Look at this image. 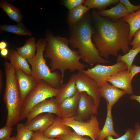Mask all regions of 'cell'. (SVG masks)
I'll list each match as a JSON object with an SVG mask.
<instances>
[{
	"mask_svg": "<svg viewBox=\"0 0 140 140\" xmlns=\"http://www.w3.org/2000/svg\"><path fill=\"white\" fill-rule=\"evenodd\" d=\"M15 70L22 103L26 95L36 87L38 81L31 75L26 74L20 69H15Z\"/></svg>",
	"mask_w": 140,
	"mask_h": 140,
	"instance_id": "4fadbf2b",
	"label": "cell"
},
{
	"mask_svg": "<svg viewBox=\"0 0 140 140\" xmlns=\"http://www.w3.org/2000/svg\"><path fill=\"white\" fill-rule=\"evenodd\" d=\"M9 50L6 48L0 50V54L1 56L6 59L7 57L8 54Z\"/></svg>",
	"mask_w": 140,
	"mask_h": 140,
	"instance_id": "f35d334b",
	"label": "cell"
},
{
	"mask_svg": "<svg viewBox=\"0 0 140 140\" xmlns=\"http://www.w3.org/2000/svg\"><path fill=\"white\" fill-rule=\"evenodd\" d=\"M133 37V39L130 43L132 46V49H135L140 46V28L136 32Z\"/></svg>",
	"mask_w": 140,
	"mask_h": 140,
	"instance_id": "e575fe53",
	"label": "cell"
},
{
	"mask_svg": "<svg viewBox=\"0 0 140 140\" xmlns=\"http://www.w3.org/2000/svg\"><path fill=\"white\" fill-rule=\"evenodd\" d=\"M30 140H59L57 138H50L45 136L44 132L40 131H35Z\"/></svg>",
	"mask_w": 140,
	"mask_h": 140,
	"instance_id": "d590c367",
	"label": "cell"
},
{
	"mask_svg": "<svg viewBox=\"0 0 140 140\" xmlns=\"http://www.w3.org/2000/svg\"><path fill=\"white\" fill-rule=\"evenodd\" d=\"M45 36L47 44L44 57L50 59L51 71L59 70L63 81L66 70L73 72L85 70L86 65L80 61L81 58L78 51L69 47L68 38L55 36L50 30H46Z\"/></svg>",
	"mask_w": 140,
	"mask_h": 140,
	"instance_id": "7a4b0ae2",
	"label": "cell"
},
{
	"mask_svg": "<svg viewBox=\"0 0 140 140\" xmlns=\"http://www.w3.org/2000/svg\"><path fill=\"white\" fill-rule=\"evenodd\" d=\"M58 107L55 99L52 98L45 100L34 106L31 110L26 118L27 122L30 121L43 113L54 114L57 115Z\"/></svg>",
	"mask_w": 140,
	"mask_h": 140,
	"instance_id": "5bb4252c",
	"label": "cell"
},
{
	"mask_svg": "<svg viewBox=\"0 0 140 140\" xmlns=\"http://www.w3.org/2000/svg\"><path fill=\"white\" fill-rule=\"evenodd\" d=\"M71 131L69 127L63 124L62 118L58 116L55 118L52 124L44 132L45 136L50 138H54L61 135H65Z\"/></svg>",
	"mask_w": 140,
	"mask_h": 140,
	"instance_id": "ac0fdd59",
	"label": "cell"
},
{
	"mask_svg": "<svg viewBox=\"0 0 140 140\" xmlns=\"http://www.w3.org/2000/svg\"><path fill=\"white\" fill-rule=\"evenodd\" d=\"M0 7L6 14L9 18L17 24L22 22L23 16L20 10L6 0L0 1Z\"/></svg>",
	"mask_w": 140,
	"mask_h": 140,
	"instance_id": "7402d4cb",
	"label": "cell"
},
{
	"mask_svg": "<svg viewBox=\"0 0 140 140\" xmlns=\"http://www.w3.org/2000/svg\"><path fill=\"white\" fill-rule=\"evenodd\" d=\"M0 32L5 31L15 34L18 35L32 36L33 33L22 23L16 25L1 24L0 26Z\"/></svg>",
	"mask_w": 140,
	"mask_h": 140,
	"instance_id": "484cf974",
	"label": "cell"
},
{
	"mask_svg": "<svg viewBox=\"0 0 140 140\" xmlns=\"http://www.w3.org/2000/svg\"><path fill=\"white\" fill-rule=\"evenodd\" d=\"M3 74L1 70H0V94L2 93L3 83L2 81Z\"/></svg>",
	"mask_w": 140,
	"mask_h": 140,
	"instance_id": "b9f144b4",
	"label": "cell"
},
{
	"mask_svg": "<svg viewBox=\"0 0 140 140\" xmlns=\"http://www.w3.org/2000/svg\"><path fill=\"white\" fill-rule=\"evenodd\" d=\"M140 52V46L134 49H131L129 52L123 55H118L117 62L122 61L127 65L128 70L130 72V69L134 60L136 56Z\"/></svg>",
	"mask_w": 140,
	"mask_h": 140,
	"instance_id": "83f0119b",
	"label": "cell"
},
{
	"mask_svg": "<svg viewBox=\"0 0 140 140\" xmlns=\"http://www.w3.org/2000/svg\"><path fill=\"white\" fill-rule=\"evenodd\" d=\"M69 27V44L78 49L83 62L90 66L95 64L110 62L101 56L93 41L92 36L94 28L91 15L89 11L79 22Z\"/></svg>",
	"mask_w": 140,
	"mask_h": 140,
	"instance_id": "3957f363",
	"label": "cell"
},
{
	"mask_svg": "<svg viewBox=\"0 0 140 140\" xmlns=\"http://www.w3.org/2000/svg\"><path fill=\"white\" fill-rule=\"evenodd\" d=\"M91 14L94 28L92 40L101 56L107 60L109 55L117 56L120 50L124 54L128 53L130 27L123 18L113 21L100 16L96 10Z\"/></svg>",
	"mask_w": 140,
	"mask_h": 140,
	"instance_id": "6da1fadb",
	"label": "cell"
},
{
	"mask_svg": "<svg viewBox=\"0 0 140 140\" xmlns=\"http://www.w3.org/2000/svg\"><path fill=\"white\" fill-rule=\"evenodd\" d=\"M130 72L131 74V78L132 79L136 75L140 73V66H138L134 64L132 65Z\"/></svg>",
	"mask_w": 140,
	"mask_h": 140,
	"instance_id": "74e56055",
	"label": "cell"
},
{
	"mask_svg": "<svg viewBox=\"0 0 140 140\" xmlns=\"http://www.w3.org/2000/svg\"><path fill=\"white\" fill-rule=\"evenodd\" d=\"M80 93V98L78 110L74 117L79 121H85L98 114V108L93 99L85 92Z\"/></svg>",
	"mask_w": 140,
	"mask_h": 140,
	"instance_id": "30bf717a",
	"label": "cell"
},
{
	"mask_svg": "<svg viewBox=\"0 0 140 140\" xmlns=\"http://www.w3.org/2000/svg\"><path fill=\"white\" fill-rule=\"evenodd\" d=\"M62 124L72 128L78 134L88 136L93 140H96L101 129L96 115L92 116L85 121H79L74 117L62 118Z\"/></svg>",
	"mask_w": 140,
	"mask_h": 140,
	"instance_id": "52a82bcc",
	"label": "cell"
},
{
	"mask_svg": "<svg viewBox=\"0 0 140 140\" xmlns=\"http://www.w3.org/2000/svg\"><path fill=\"white\" fill-rule=\"evenodd\" d=\"M135 134V131L131 128L127 129L124 134L120 137L116 138H113L112 136H109L107 137L105 140H131Z\"/></svg>",
	"mask_w": 140,
	"mask_h": 140,
	"instance_id": "4dcf8cb0",
	"label": "cell"
},
{
	"mask_svg": "<svg viewBox=\"0 0 140 140\" xmlns=\"http://www.w3.org/2000/svg\"><path fill=\"white\" fill-rule=\"evenodd\" d=\"M120 2L124 5L130 14L134 13L140 9V4L134 5L131 4L128 0H121Z\"/></svg>",
	"mask_w": 140,
	"mask_h": 140,
	"instance_id": "836d02e7",
	"label": "cell"
},
{
	"mask_svg": "<svg viewBox=\"0 0 140 140\" xmlns=\"http://www.w3.org/2000/svg\"><path fill=\"white\" fill-rule=\"evenodd\" d=\"M57 138L59 140H93L91 138L83 137L74 131H71L66 135L60 136Z\"/></svg>",
	"mask_w": 140,
	"mask_h": 140,
	"instance_id": "f546056e",
	"label": "cell"
},
{
	"mask_svg": "<svg viewBox=\"0 0 140 140\" xmlns=\"http://www.w3.org/2000/svg\"><path fill=\"white\" fill-rule=\"evenodd\" d=\"M17 134L15 137L16 140H30L34 132L25 124L21 123L17 124Z\"/></svg>",
	"mask_w": 140,
	"mask_h": 140,
	"instance_id": "f1b7e54d",
	"label": "cell"
},
{
	"mask_svg": "<svg viewBox=\"0 0 140 140\" xmlns=\"http://www.w3.org/2000/svg\"><path fill=\"white\" fill-rule=\"evenodd\" d=\"M7 46V43L5 41L2 40L0 42V50L6 48Z\"/></svg>",
	"mask_w": 140,
	"mask_h": 140,
	"instance_id": "ab89813d",
	"label": "cell"
},
{
	"mask_svg": "<svg viewBox=\"0 0 140 140\" xmlns=\"http://www.w3.org/2000/svg\"><path fill=\"white\" fill-rule=\"evenodd\" d=\"M80 98L78 90L72 97L63 101L58 106V116L61 118L74 117L76 115Z\"/></svg>",
	"mask_w": 140,
	"mask_h": 140,
	"instance_id": "8fae6325",
	"label": "cell"
},
{
	"mask_svg": "<svg viewBox=\"0 0 140 140\" xmlns=\"http://www.w3.org/2000/svg\"><path fill=\"white\" fill-rule=\"evenodd\" d=\"M130 98L131 100L137 101L140 103V95H131L130 96Z\"/></svg>",
	"mask_w": 140,
	"mask_h": 140,
	"instance_id": "60d3db41",
	"label": "cell"
},
{
	"mask_svg": "<svg viewBox=\"0 0 140 140\" xmlns=\"http://www.w3.org/2000/svg\"><path fill=\"white\" fill-rule=\"evenodd\" d=\"M112 108L107 103V115L106 119L102 129L99 133L96 140H105L109 136L119 137V134L115 130L114 127L112 114Z\"/></svg>",
	"mask_w": 140,
	"mask_h": 140,
	"instance_id": "ffe728a7",
	"label": "cell"
},
{
	"mask_svg": "<svg viewBox=\"0 0 140 140\" xmlns=\"http://www.w3.org/2000/svg\"><path fill=\"white\" fill-rule=\"evenodd\" d=\"M6 59L15 69H20L25 73L31 75V70L27 60L23 58L14 49L9 50Z\"/></svg>",
	"mask_w": 140,
	"mask_h": 140,
	"instance_id": "d6986e66",
	"label": "cell"
},
{
	"mask_svg": "<svg viewBox=\"0 0 140 140\" xmlns=\"http://www.w3.org/2000/svg\"><path fill=\"white\" fill-rule=\"evenodd\" d=\"M46 44L45 39H39L37 42L35 55L27 60L31 67V75L38 81L43 80L53 88L59 89L62 84L63 81L59 72H52L46 63L44 52Z\"/></svg>",
	"mask_w": 140,
	"mask_h": 140,
	"instance_id": "5b68a950",
	"label": "cell"
},
{
	"mask_svg": "<svg viewBox=\"0 0 140 140\" xmlns=\"http://www.w3.org/2000/svg\"><path fill=\"white\" fill-rule=\"evenodd\" d=\"M76 74V85L78 90L80 93L85 92L92 96L98 109L101 97L100 88L96 82L82 72H79Z\"/></svg>",
	"mask_w": 140,
	"mask_h": 140,
	"instance_id": "9c48e42d",
	"label": "cell"
},
{
	"mask_svg": "<svg viewBox=\"0 0 140 140\" xmlns=\"http://www.w3.org/2000/svg\"><path fill=\"white\" fill-rule=\"evenodd\" d=\"M90 9L84 5H81L69 11L67 21L69 27L79 22Z\"/></svg>",
	"mask_w": 140,
	"mask_h": 140,
	"instance_id": "cb8c5ba5",
	"label": "cell"
},
{
	"mask_svg": "<svg viewBox=\"0 0 140 140\" xmlns=\"http://www.w3.org/2000/svg\"><path fill=\"white\" fill-rule=\"evenodd\" d=\"M131 75L127 69L118 72L110 77L107 82L111 83L114 87L120 89L129 95H132L133 87L131 85Z\"/></svg>",
	"mask_w": 140,
	"mask_h": 140,
	"instance_id": "7c38bea8",
	"label": "cell"
},
{
	"mask_svg": "<svg viewBox=\"0 0 140 140\" xmlns=\"http://www.w3.org/2000/svg\"><path fill=\"white\" fill-rule=\"evenodd\" d=\"M10 140H16L15 137L14 136L11 137Z\"/></svg>",
	"mask_w": 140,
	"mask_h": 140,
	"instance_id": "7bdbcfd3",
	"label": "cell"
},
{
	"mask_svg": "<svg viewBox=\"0 0 140 140\" xmlns=\"http://www.w3.org/2000/svg\"><path fill=\"white\" fill-rule=\"evenodd\" d=\"M99 88L101 97L106 100L107 103L112 108L119 99L126 94L123 90L114 87L108 82Z\"/></svg>",
	"mask_w": 140,
	"mask_h": 140,
	"instance_id": "e0dca14e",
	"label": "cell"
},
{
	"mask_svg": "<svg viewBox=\"0 0 140 140\" xmlns=\"http://www.w3.org/2000/svg\"><path fill=\"white\" fill-rule=\"evenodd\" d=\"M128 69L127 64L122 61L117 62L111 65L98 64L94 67L84 70L83 72L94 79L99 88L107 82L108 79L118 72Z\"/></svg>",
	"mask_w": 140,
	"mask_h": 140,
	"instance_id": "ba28073f",
	"label": "cell"
},
{
	"mask_svg": "<svg viewBox=\"0 0 140 140\" xmlns=\"http://www.w3.org/2000/svg\"><path fill=\"white\" fill-rule=\"evenodd\" d=\"M98 13L100 16L108 17L113 21H116L130 14L124 5L120 3L110 9L99 11Z\"/></svg>",
	"mask_w": 140,
	"mask_h": 140,
	"instance_id": "44dd1931",
	"label": "cell"
},
{
	"mask_svg": "<svg viewBox=\"0 0 140 140\" xmlns=\"http://www.w3.org/2000/svg\"><path fill=\"white\" fill-rule=\"evenodd\" d=\"M35 38L31 37L27 40L22 46L16 48L17 52L24 58L27 60L33 58L37 51Z\"/></svg>",
	"mask_w": 140,
	"mask_h": 140,
	"instance_id": "603a6c76",
	"label": "cell"
},
{
	"mask_svg": "<svg viewBox=\"0 0 140 140\" xmlns=\"http://www.w3.org/2000/svg\"><path fill=\"white\" fill-rule=\"evenodd\" d=\"M13 128L6 125L0 129V140H10Z\"/></svg>",
	"mask_w": 140,
	"mask_h": 140,
	"instance_id": "d6a6232c",
	"label": "cell"
},
{
	"mask_svg": "<svg viewBox=\"0 0 140 140\" xmlns=\"http://www.w3.org/2000/svg\"><path fill=\"white\" fill-rule=\"evenodd\" d=\"M134 128V135L131 140H140V125L138 122L135 123Z\"/></svg>",
	"mask_w": 140,
	"mask_h": 140,
	"instance_id": "8d00e7d4",
	"label": "cell"
},
{
	"mask_svg": "<svg viewBox=\"0 0 140 140\" xmlns=\"http://www.w3.org/2000/svg\"><path fill=\"white\" fill-rule=\"evenodd\" d=\"M84 0H64L62 1L63 4L68 10H71L77 6L84 4Z\"/></svg>",
	"mask_w": 140,
	"mask_h": 140,
	"instance_id": "1f68e13d",
	"label": "cell"
},
{
	"mask_svg": "<svg viewBox=\"0 0 140 140\" xmlns=\"http://www.w3.org/2000/svg\"><path fill=\"white\" fill-rule=\"evenodd\" d=\"M123 18L129 26L128 40L130 42L136 32L140 28V9L134 13L127 15Z\"/></svg>",
	"mask_w": 140,
	"mask_h": 140,
	"instance_id": "d4e9b609",
	"label": "cell"
},
{
	"mask_svg": "<svg viewBox=\"0 0 140 140\" xmlns=\"http://www.w3.org/2000/svg\"><path fill=\"white\" fill-rule=\"evenodd\" d=\"M76 74L71 76L68 82L62 84L59 89L58 93L55 99L58 106L66 99L74 96L78 90L76 85Z\"/></svg>",
	"mask_w": 140,
	"mask_h": 140,
	"instance_id": "2e32d148",
	"label": "cell"
},
{
	"mask_svg": "<svg viewBox=\"0 0 140 140\" xmlns=\"http://www.w3.org/2000/svg\"><path fill=\"white\" fill-rule=\"evenodd\" d=\"M59 89L53 88L45 81H38L36 87L26 95L22 102L20 121L26 118L33 107L47 98L55 97Z\"/></svg>",
	"mask_w": 140,
	"mask_h": 140,
	"instance_id": "8992f818",
	"label": "cell"
},
{
	"mask_svg": "<svg viewBox=\"0 0 140 140\" xmlns=\"http://www.w3.org/2000/svg\"><path fill=\"white\" fill-rule=\"evenodd\" d=\"M120 1L118 0H86L84 5L90 9H96L100 11L105 10L111 4L119 3Z\"/></svg>",
	"mask_w": 140,
	"mask_h": 140,
	"instance_id": "4316f807",
	"label": "cell"
},
{
	"mask_svg": "<svg viewBox=\"0 0 140 140\" xmlns=\"http://www.w3.org/2000/svg\"><path fill=\"white\" fill-rule=\"evenodd\" d=\"M4 64L6 85L3 100L7 110L6 125L12 127L20 121L21 96L14 68L7 61Z\"/></svg>",
	"mask_w": 140,
	"mask_h": 140,
	"instance_id": "277c9868",
	"label": "cell"
},
{
	"mask_svg": "<svg viewBox=\"0 0 140 140\" xmlns=\"http://www.w3.org/2000/svg\"><path fill=\"white\" fill-rule=\"evenodd\" d=\"M54 118L52 114L47 113L39 115L30 121H27L25 124L33 131L44 132L52 124Z\"/></svg>",
	"mask_w": 140,
	"mask_h": 140,
	"instance_id": "9a60e30c",
	"label": "cell"
}]
</instances>
